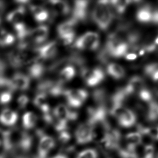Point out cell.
<instances>
[{"label":"cell","mask_w":158,"mask_h":158,"mask_svg":"<svg viewBox=\"0 0 158 158\" xmlns=\"http://www.w3.org/2000/svg\"><path fill=\"white\" fill-rule=\"evenodd\" d=\"M109 1H100L92 11V18L93 21L103 30L107 29L113 19V13L109 6Z\"/></svg>","instance_id":"cell-1"},{"label":"cell","mask_w":158,"mask_h":158,"mask_svg":"<svg viewBox=\"0 0 158 158\" xmlns=\"http://www.w3.org/2000/svg\"><path fill=\"white\" fill-rule=\"evenodd\" d=\"M109 113L116 118L120 126L128 128L133 126L137 120L135 113L129 109L125 108L122 105L112 108Z\"/></svg>","instance_id":"cell-2"},{"label":"cell","mask_w":158,"mask_h":158,"mask_svg":"<svg viewBox=\"0 0 158 158\" xmlns=\"http://www.w3.org/2000/svg\"><path fill=\"white\" fill-rule=\"evenodd\" d=\"M100 44L98 34L94 32H88L79 37L75 41L73 47L77 50H95Z\"/></svg>","instance_id":"cell-3"},{"label":"cell","mask_w":158,"mask_h":158,"mask_svg":"<svg viewBox=\"0 0 158 158\" xmlns=\"http://www.w3.org/2000/svg\"><path fill=\"white\" fill-rule=\"evenodd\" d=\"M64 96L66 98L69 108L77 109L83 104L87 98L88 94L83 89H66Z\"/></svg>","instance_id":"cell-4"},{"label":"cell","mask_w":158,"mask_h":158,"mask_svg":"<svg viewBox=\"0 0 158 158\" xmlns=\"http://www.w3.org/2000/svg\"><path fill=\"white\" fill-rule=\"evenodd\" d=\"M33 52L37 60L43 62L45 60L53 59L58 53V43L55 41H51L35 48Z\"/></svg>","instance_id":"cell-5"},{"label":"cell","mask_w":158,"mask_h":158,"mask_svg":"<svg viewBox=\"0 0 158 158\" xmlns=\"http://www.w3.org/2000/svg\"><path fill=\"white\" fill-rule=\"evenodd\" d=\"M75 135L76 140L79 144L89 143L94 139L93 127L88 123L81 124L77 127Z\"/></svg>","instance_id":"cell-6"},{"label":"cell","mask_w":158,"mask_h":158,"mask_svg":"<svg viewBox=\"0 0 158 158\" xmlns=\"http://www.w3.org/2000/svg\"><path fill=\"white\" fill-rule=\"evenodd\" d=\"M24 133L17 130H11L2 132L3 145L6 150L12 149L15 146H19Z\"/></svg>","instance_id":"cell-7"},{"label":"cell","mask_w":158,"mask_h":158,"mask_svg":"<svg viewBox=\"0 0 158 158\" xmlns=\"http://www.w3.org/2000/svg\"><path fill=\"white\" fill-rule=\"evenodd\" d=\"M89 1H76L74 2L72 18L77 22H85L87 19Z\"/></svg>","instance_id":"cell-8"},{"label":"cell","mask_w":158,"mask_h":158,"mask_svg":"<svg viewBox=\"0 0 158 158\" xmlns=\"http://www.w3.org/2000/svg\"><path fill=\"white\" fill-rule=\"evenodd\" d=\"M11 81L15 91H26L30 86V78L24 73H15Z\"/></svg>","instance_id":"cell-9"},{"label":"cell","mask_w":158,"mask_h":158,"mask_svg":"<svg viewBox=\"0 0 158 158\" xmlns=\"http://www.w3.org/2000/svg\"><path fill=\"white\" fill-rule=\"evenodd\" d=\"M55 145V143L51 137L43 135L41 138L38 148L39 158H46L47 156Z\"/></svg>","instance_id":"cell-10"},{"label":"cell","mask_w":158,"mask_h":158,"mask_svg":"<svg viewBox=\"0 0 158 158\" xmlns=\"http://www.w3.org/2000/svg\"><path fill=\"white\" fill-rule=\"evenodd\" d=\"M49 35V28L47 26L42 25L30 30V41L33 43L40 44L45 42Z\"/></svg>","instance_id":"cell-11"},{"label":"cell","mask_w":158,"mask_h":158,"mask_svg":"<svg viewBox=\"0 0 158 158\" xmlns=\"http://www.w3.org/2000/svg\"><path fill=\"white\" fill-rule=\"evenodd\" d=\"M46 68L43 64L42 61L39 60H34L28 64V76L33 79H39L42 77L46 71Z\"/></svg>","instance_id":"cell-12"},{"label":"cell","mask_w":158,"mask_h":158,"mask_svg":"<svg viewBox=\"0 0 158 158\" xmlns=\"http://www.w3.org/2000/svg\"><path fill=\"white\" fill-rule=\"evenodd\" d=\"M18 119L17 113L10 109H4L0 113V123L6 126H13Z\"/></svg>","instance_id":"cell-13"},{"label":"cell","mask_w":158,"mask_h":158,"mask_svg":"<svg viewBox=\"0 0 158 158\" xmlns=\"http://www.w3.org/2000/svg\"><path fill=\"white\" fill-rule=\"evenodd\" d=\"M29 9L35 21L37 22L43 23L47 21L49 19V13L43 6L31 4Z\"/></svg>","instance_id":"cell-14"},{"label":"cell","mask_w":158,"mask_h":158,"mask_svg":"<svg viewBox=\"0 0 158 158\" xmlns=\"http://www.w3.org/2000/svg\"><path fill=\"white\" fill-rule=\"evenodd\" d=\"M26 13V9L24 6H20L18 8L11 11L7 15L6 20L9 23L15 25L23 22Z\"/></svg>","instance_id":"cell-15"},{"label":"cell","mask_w":158,"mask_h":158,"mask_svg":"<svg viewBox=\"0 0 158 158\" xmlns=\"http://www.w3.org/2000/svg\"><path fill=\"white\" fill-rule=\"evenodd\" d=\"M52 6L54 16L68 15L71 11V6L68 2L64 1H49Z\"/></svg>","instance_id":"cell-16"},{"label":"cell","mask_w":158,"mask_h":158,"mask_svg":"<svg viewBox=\"0 0 158 158\" xmlns=\"http://www.w3.org/2000/svg\"><path fill=\"white\" fill-rule=\"evenodd\" d=\"M75 67L72 65H68L61 69L59 71L58 81L64 84L65 83L70 81L75 77L76 75Z\"/></svg>","instance_id":"cell-17"},{"label":"cell","mask_w":158,"mask_h":158,"mask_svg":"<svg viewBox=\"0 0 158 158\" xmlns=\"http://www.w3.org/2000/svg\"><path fill=\"white\" fill-rule=\"evenodd\" d=\"M33 103L37 107L40 109L43 114H47L50 113V108L48 103L46 94H37L35 97Z\"/></svg>","instance_id":"cell-18"},{"label":"cell","mask_w":158,"mask_h":158,"mask_svg":"<svg viewBox=\"0 0 158 158\" xmlns=\"http://www.w3.org/2000/svg\"><path fill=\"white\" fill-rule=\"evenodd\" d=\"M77 24V22L72 18L60 24L57 28L59 36L75 31L74 29Z\"/></svg>","instance_id":"cell-19"},{"label":"cell","mask_w":158,"mask_h":158,"mask_svg":"<svg viewBox=\"0 0 158 158\" xmlns=\"http://www.w3.org/2000/svg\"><path fill=\"white\" fill-rule=\"evenodd\" d=\"M53 114L58 121L68 123L69 120V108L64 104L57 105L54 110Z\"/></svg>","instance_id":"cell-20"},{"label":"cell","mask_w":158,"mask_h":158,"mask_svg":"<svg viewBox=\"0 0 158 158\" xmlns=\"http://www.w3.org/2000/svg\"><path fill=\"white\" fill-rule=\"evenodd\" d=\"M152 10V8L148 5H145L141 7L137 12V19L142 23L151 22Z\"/></svg>","instance_id":"cell-21"},{"label":"cell","mask_w":158,"mask_h":158,"mask_svg":"<svg viewBox=\"0 0 158 158\" xmlns=\"http://www.w3.org/2000/svg\"><path fill=\"white\" fill-rule=\"evenodd\" d=\"M129 49V45L126 42H121L118 43L109 52V55L112 57L119 58L125 56Z\"/></svg>","instance_id":"cell-22"},{"label":"cell","mask_w":158,"mask_h":158,"mask_svg":"<svg viewBox=\"0 0 158 158\" xmlns=\"http://www.w3.org/2000/svg\"><path fill=\"white\" fill-rule=\"evenodd\" d=\"M107 71L108 73L115 79H121L125 75L124 69L116 63L109 64L107 66Z\"/></svg>","instance_id":"cell-23"},{"label":"cell","mask_w":158,"mask_h":158,"mask_svg":"<svg viewBox=\"0 0 158 158\" xmlns=\"http://www.w3.org/2000/svg\"><path fill=\"white\" fill-rule=\"evenodd\" d=\"M125 138L127 146L137 148V146L139 145L142 142L143 135L138 131L128 133Z\"/></svg>","instance_id":"cell-24"},{"label":"cell","mask_w":158,"mask_h":158,"mask_svg":"<svg viewBox=\"0 0 158 158\" xmlns=\"http://www.w3.org/2000/svg\"><path fill=\"white\" fill-rule=\"evenodd\" d=\"M37 116L32 112H27L22 117L23 126L27 130L33 128L37 124Z\"/></svg>","instance_id":"cell-25"},{"label":"cell","mask_w":158,"mask_h":158,"mask_svg":"<svg viewBox=\"0 0 158 158\" xmlns=\"http://www.w3.org/2000/svg\"><path fill=\"white\" fill-rule=\"evenodd\" d=\"M15 41V36L6 30L0 31V47H6L12 45Z\"/></svg>","instance_id":"cell-26"},{"label":"cell","mask_w":158,"mask_h":158,"mask_svg":"<svg viewBox=\"0 0 158 158\" xmlns=\"http://www.w3.org/2000/svg\"><path fill=\"white\" fill-rule=\"evenodd\" d=\"M138 132L143 136V135H146L151 139L158 140V125L151 127H146L140 125L138 127Z\"/></svg>","instance_id":"cell-27"},{"label":"cell","mask_w":158,"mask_h":158,"mask_svg":"<svg viewBox=\"0 0 158 158\" xmlns=\"http://www.w3.org/2000/svg\"><path fill=\"white\" fill-rule=\"evenodd\" d=\"M107 94L104 89H99L95 90L93 93V97L94 101L99 105H105Z\"/></svg>","instance_id":"cell-28"},{"label":"cell","mask_w":158,"mask_h":158,"mask_svg":"<svg viewBox=\"0 0 158 158\" xmlns=\"http://www.w3.org/2000/svg\"><path fill=\"white\" fill-rule=\"evenodd\" d=\"M77 158H98V154L94 149H87L80 152Z\"/></svg>","instance_id":"cell-29"},{"label":"cell","mask_w":158,"mask_h":158,"mask_svg":"<svg viewBox=\"0 0 158 158\" xmlns=\"http://www.w3.org/2000/svg\"><path fill=\"white\" fill-rule=\"evenodd\" d=\"M61 42L64 45H68L73 43L75 37V32H71L69 34L59 36Z\"/></svg>","instance_id":"cell-30"},{"label":"cell","mask_w":158,"mask_h":158,"mask_svg":"<svg viewBox=\"0 0 158 158\" xmlns=\"http://www.w3.org/2000/svg\"><path fill=\"white\" fill-rule=\"evenodd\" d=\"M139 97L142 101L146 102H151L152 100V92L150 91L143 88L139 91Z\"/></svg>","instance_id":"cell-31"},{"label":"cell","mask_w":158,"mask_h":158,"mask_svg":"<svg viewBox=\"0 0 158 158\" xmlns=\"http://www.w3.org/2000/svg\"><path fill=\"white\" fill-rule=\"evenodd\" d=\"M13 93L6 91L0 94V104L6 105L11 102L13 98Z\"/></svg>","instance_id":"cell-32"},{"label":"cell","mask_w":158,"mask_h":158,"mask_svg":"<svg viewBox=\"0 0 158 158\" xmlns=\"http://www.w3.org/2000/svg\"><path fill=\"white\" fill-rule=\"evenodd\" d=\"M29 99L26 95H21L17 98V104L20 109H24L29 103Z\"/></svg>","instance_id":"cell-33"},{"label":"cell","mask_w":158,"mask_h":158,"mask_svg":"<svg viewBox=\"0 0 158 158\" xmlns=\"http://www.w3.org/2000/svg\"><path fill=\"white\" fill-rule=\"evenodd\" d=\"M158 70V63H153V64H149L146 66L145 68V73L146 74L149 76H152V75L156 73Z\"/></svg>","instance_id":"cell-34"},{"label":"cell","mask_w":158,"mask_h":158,"mask_svg":"<svg viewBox=\"0 0 158 158\" xmlns=\"http://www.w3.org/2000/svg\"><path fill=\"white\" fill-rule=\"evenodd\" d=\"M71 139V135L66 131H62L60 133L59 139L62 143H67Z\"/></svg>","instance_id":"cell-35"},{"label":"cell","mask_w":158,"mask_h":158,"mask_svg":"<svg viewBox=\"0 0 158 158\" xmlns=\"http://www.w3.org/2000/svg\"><path fill=\"white\" fill-rule=\"evenodd\" d=\"M7 65L5 62L0 59V77L3 76L5 71L6 70Z\"/></svg>","instance_id":"cell-36"},{"label":"cell","mask_w":158,"mask_h":158,"mask_svg":"<svg viewBox=\"0 0 158 158\" xmlns=\"http://www.w3.org/2000/svg\"><path fill=\"white\" fill-rule=\"evenodd\" d=\"M6 3L3 1H0V24L1 23L2 15L6 10Z\"/></svg>","instance_id":"cell-37"},{"label":"cell","mask_w":158,"mask_h":158,"mask_svg":"<svg viewBox=\"0 0 158 158\" xmlns=\"http://www.w3.org/2000/svg\"><path fill=\"white\" fill-rule=\"evenodd\" d=\"M125 58L126 60H133L137 58V55L135 53H127L125 55Z\"/></svg>","instance_id":"cell-38"},{"label":"cell","mask_w":158,"mask_h":158,"mask_svg":"<svg viewBox=\"0 0 158 158\" xmlns=\"http://www.w3.org/2000/svg\"><path fill=\"white\" fill-rule=\"evenodd\" d=\"M151 77L155 81H158V70L152 75Z\"/></svg>","instance_id":"cell-39"},{"label":"cell","mask_w":158,"mask_h":158,"mask_svg":"<svg viewBox=\"0 0 158 158\" xmlns=\"http://www.w3.org/2000/svg\"><path fill=\"white\" fill-rule=\"evenodd\" d=\"M53 158H68V157L64 154H58Z\"/></svg>","instance_id":"cell-40"},{"label":"cell","mask_w":158,"mask_h":158,"mask_svg":"<svg viewBox=\"0 0 158 158\" xmlns=\"http://www.w3.org/2000/svg\"><path fill=\"white\" fill-rule=\"evenodd\" d=\"M154 44H156V47H157V46H158V37H157L156 39V40H155Z\"/></svg>","instance_id":"cell-41"},{"label":"cell","mask_w":158,"mask_h":158,"mask_svg":"<svg viewBox=\"0 0 158 158\" xmlns=\"http://www.w3.org/2000/svg\"><path fill=\"white\" fill-rule=\"evenodd\" d=\"M0 158H4V156H0Z\"/></svg>","instance_id":"cell-42"},{"label":"cell","mask_w":158,"mask_h":158,"mask_svg":"<svg viewBox=\"0 0 158 158\" xmlns=\"http://www.w3.org/2000/svg\"><path fill=\"white\" fill-rule=\"evenodd\" d=\"M0 144H1V142H0Z\"/></svg>","instance_id":"cell-43"},{"label":"cell","mask_w":158,"mask_h":158,"mask_svg":"<svg viewBox=\"0 0 158 158\" xmlns=\"http://www.w3.org/2000/svg\"></svg>","instance_id":"cell-44"}]
</instances>
